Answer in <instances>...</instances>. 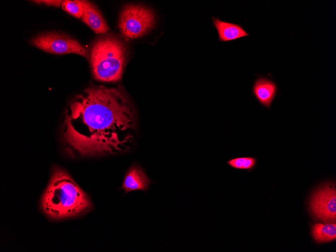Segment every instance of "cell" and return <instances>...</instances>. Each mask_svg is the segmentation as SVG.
<instances>
[{"mask_svg": "<svg viewBox=\"0 0 336 252\" xmlns=\"http://www.w3.org/2000/svg\"><path fill=\"white\" fill-rule=\"evenodd\" d=\"M135 130L134 111L120 87L92 86L72 101L62 126L68 145L81 155L124 150Z\"/></svg>", "mask_w": 336, "mask_h": 252, "instance_id": "1", "label": "cell"}, {"mask_svg": "<svg viewBox=\"0 0 336 252\" xmlns=\"http://www.w3.org/2000/svg\"><path fill=\"white\" fill-rule=\"evenodd\" d=\"M44 213L54 219L80 215L92 204L86 194L63 170L56 167L41 200Z\"/></svg>", "mask_w": 336, "mask_h": 252, "instance_id": "2", "label": "cell"}, {"mask_svg": "<svg viewBox=\"0 0 336 252\" xmlns=\"http://www.w3.org/2000/svg\"><path fill=\"white\" fill-rule=\"evenodd\" d=\"M123 43L112 35L98 39L91 51L90 61L95 78L102 81H116L122 75L126 58Z\"/></svg>", "mask_w": 336, "mask_h": 252, "instance_id": "3", "label": "cell"}, {"mask_svg": "<svg viewBox=\"0 0 336 252\" xmlns=\"http://www.w3.org/2000/svg\"><path fill=\"white\" fill-rule=\"evenodd\" d=\"M155 22V16L151 10L140 5H129L121 11L119 27L125 37L135 39L148 33Z\"/></svg>", "mask_w": 336, "mask_h": 252, "instance_id": "4", "label": "cell"}, {"mask_svg": "<svg viewBox=\"0 0 336 252\" xmlns=\"http://www.w3.org/2000/svg\"><path fill=\"white\" fill-rule=\"evenodd\" d=\"M31 43L46 52L58 55L69 53L87 57L86 49L75 39L55 32H46L33 38Z\"/></svg>", "mask_w": 336, "mask_h": 252, "instance_id": "5", "label": "cell"}, {"mask_svg": "<svg viewBox=\"0 0 336 252\" xmlns=\"http://www.w3.org/2000/svg\"><path fill=\"white\" fill-rule=\"evenodd\" d=\"M309 209L316 219L325 222L335 221L336 193L333 184H324L316 190L311 198Z\"/></svg>", "mask_w": 336, "mask_h": 252, "instance_id": "6", "label": "cell"}, {"mask_svg": "<svg viewBox=\"0 0 336 252\" xmlns=\"http://www.w3.org/2000/svg\"><path fill=\"white\" fill-rule=\"evenodd\" d=\"M83 5L82 21L97 34H105L109 27L101 13L92 3L81 1Z\"/></svg>", "mask_w": 336, "mask_h": 252, "instance_id": "7", "label": "cell"}, {"mask_svg": "<svg viewBox=\"0 0 336 252\" xmlns=\"http://www.w3.org/2000/svg\"><path fill=\"white\" fill-rule=\"evenodd\" d=\"M277 90V87L275 82L261 76L255 81L253 92L261 104L270 108L276 95Z\"/></svg>", "mask_w": 336, "mask_h": 252, "instance_id": "8", "label": "cell"}, {"mask_svg": "<svg viewBox=\"0 0 336 252\" xmlns=\"http://www.w3.org/2000/svg\"><path fill=\"white\" fill-rule=\"evenodd\" d=\"M212 20L218 32L219 41H230L249 35L240 25L224 22L214 17Z\"/></svg>", "mask_w": 336, "mask_h": 252, "instance_id": "9", "label": "cell"}, {"mask_svg": "<svg viewBox=\"0 0 336 252\" xmlns=\"http://www.w3.org/2000/svg\"><path fill=\"white\" fill-rule=\"evenodd\" d=\"M150 184V180L141 169L132 167L125 176L123 188L125 193L135 190L145 191Z\"/></svg>", "mask_w": 336, "mask_h": 252, "instance_id": "10", "label": "cell"}, {"mask_svg": "<svg viewBox=\"0 0 336 252\" xmlns=\"http://www.w3.org/2000/svg\"><path fill=\"white\" fill-rule=\"evenodd\" d=\"M312 235L318 243H324L336 238V224H315L312 227Z\"/></svg>", "mask_w": 336, "mask_h": 252, "instance_id": "11", "label": "cell"}, {"mask_svg": "<svg viewBox=\"0 0 336 252\" xmlns=\"http://www.w3.org/2000/svg\"><path fill=\"white\" fill-rule=\"evenodd\" d=\"M61 7L62 9L73 17L81 18L83 13V5L81 1H63Z\"/></svg>", "mask_w": 336, "mask_h": 252, "instance_id": "12", "label": "cell"}, {"mask_svg": "<svg viewBox=\"0 0 336 252\" xmlns=\"http://www.w3.org/2000/svg\"><path fill=\"white\" fill-rule=\"evenodd\" d=\"M256 159L255 157H241L231 159L227 161V164L235 169L249 170L256 165Z\"/></svg>", "mask_w": 336, "mask_h": 252, "instance_id": "13", "label": "cell"}, {"mask_svg": "<svg viewBox=\"0 0 336 252\" xmlns=\"http://www.w3.org/2000/svg\"><path fill=\"white\" fill-rule=\"evenodd\" d=\"M32 2L38 4H43L48 6L59 7L61 6L63 1L59 0H39L32 1Z\"/></svg>", "mask_w": 336, "mask_h": 252, "instance_id": "14", "label": "cell"}]
</instances>
